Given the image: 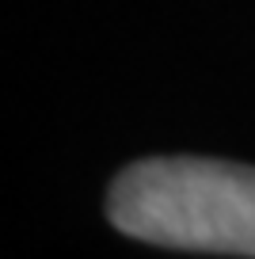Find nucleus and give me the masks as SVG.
Here are the masks:
<instances>
[{
    "mask_svg": "<svg viewBox=\"0 0 255 259\" xmlns=\"http://www.w3.org/2000/svg\"><path fill=\"white\" fill-rule=\"evenodd\" d=\"M111 225L183 251L255 259V168L202 156H152L114 179Z\"/></svg>",
    "mask_w": 255,
    "mask_h": 259,
    "instance_id": "nucleus-1",
    "label": "nucleus"
}]
</instances>
